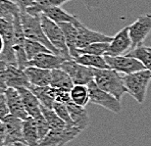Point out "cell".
<instances>
[{
	"instance_id": "1",
	"label": "cell",
	"mask_w": 151,
	"mask_h": 146,
	"mask_svg": "<svg viewBox=\"0 0 151 146\" xmlns=\"http://www.w3.org/2000/svg\"><path fill=\"white\" fill-rule=\"evenodd\" d=\"M94 81L99 88L116 97L119 101L128 93L124 83V77L115 70L94 69Z\"/></svg>"
},
{
	"instance_id": "2",
	"label": "cell",
	"mask_w": 151,
	"mask_h": 146,
	"mask_svg": "<svg viewBox=\"0 0 151 146\" xmlns=\"http://www.w3.org/2000/svg\"><path fill=\"white\" fill-rule=\"evenodd\" d=\"M21 22H22L26 39L37 41L39 43L43 44L52 53L60 55L57 49L50 43L45 35L40 22V15H31L27 13L26 11H21Z\"/></svg>"
},
{
	"instance_id": "3",
	"label": "cell",
	"mask_w": 151,
	"mask_h": 146,
	"mask_svg": "<svg viewBox=\"0 0 151 146\" xmlns=\"http://www.w3.org/2000/svg\"><path fill=\"white\" fill-rule=\"evenodd\" d=\"M150 81L151 72L146 69L124 76V83L128 93L140 104H142L145 100Z\"/></svg>"
},
{
	"instance_id": "4",
	"label": "cell",
	"mask_w": 151,
	"mask_h": 146,
	"mask_svg": "<svg viewBox=\"0 0 151 146\" xmlns=\"http://www.w3.org/2000/svg\"><path fill=\"white\" fill-rule=\"evenodd\" d=\"M40 22L46 37L48 38L50 43L56 48L60 55L67 60L72 59L67 43H66L65 35L60 26L58 24L54 23L53 21H51L49 18H47L42 13L40 14Z\"/></svg>"
},
{
	"instance_id": "5",
	"label": "cell",
	"mask_w": 151,
	"mask_h": 146,
	"mask_svg": "<svg viewBox=\"0 0 151 146\" xmlns=\"http://www.w3.org/2000/svg\"><path fill=\"white\" fill-rule=\"evenodd\" d=\"M60 69L70 76L75 86H87L94 81V69L81 65L73 59L66 60Z\"/></svg>"
},
{
	"instance_id": "6",
	"label": "cell",
	"mask_w": 151,
	"mask_h": 146,
	"mask_svg": "<svg viewBox=\"0 0 151 146\" xmlns=\"http://www.w3.org/2000/svg\"><path fill=\"white\" fill-rule=\"evenodd\" d=\"M87 87H88L89 90L90 102L93 103V104L101 106V107L107 109V110L113 112L115 114L121 113L122 105L116 97H114L110 93L99 88L94 81L87 84Z\"/></svg>"
},
{
	"instance_id": "7",
	"label": "cell",
	"mask_w": 151,
	"mask_h": 146,
	"mask_svg": "<svg viewBox=\"0 0 151 146\" xmlns=\"http://www.w3.org/2000/svg\"><path fill=\"white\" fill-rule=\"evenodd\" d=\"M151 32V14L141 15L129 26V37L132 39V49L142 46L143 41Z\"/></svg>"
},
{
	"instance_id": "8",
	"label": "cell",
	"mask_w": 151,
	"mask_h": 146,
	"mask_svg": "<svg viewBox=\"0 0 151 146\" xmlns=\"http://www.w3.org/2000/svg\"><path fill=\"white\" fill-rule=\"evenodd\" d=\"M81 133L76 127H67L62 129H50L47 135L42 139L39 146H64L71 142Z\"/></svg>"
},
{
	"instance_id": "9",
	"label": "cell",
	"mask_w": 151,
	"mask_h": 146,
	"mask_svg": "<svg viewBox=\"0 0 151 146\" xmlns=\"http://www.w3.org/2000/svg\"><path fill=\"white\" fill-rule=\"evenodd\" d=\"M106 59L107 64L109 65L110 69L115 70V71L123 73L125 75H129L132 73L142 71L145 70V67L139 60L129 57L127 55L117 56V57H110L104 56Z\"/></svg>"
},
{
	"instance_id": "10",
	"label": "cell",
	"mask_w": 151,
	"mask_h": 146,
	"mask_svg": "<svg viewBox=\"0 0 151 146\" xmlns=\"http://www.w3.org/2000/svg\"><path fill=\"white\" fill-rule=\"evenodd\" d=\"M76 27L78 29V49H81V48H84L93 43H97V42H111L113 39V37L104 33L88 29L80 21L76 24Z\"/></svg>"
},
{
	"instance_id": "11",
	"label": "cell",
	"mask_w": 151,
	"mask_h": 146,
	"mask_svg": "<svg viewBox=\"0 0 151 146\" xmlns=\"http://www.w3.org/2000/svg\"><path fill=\"white\" fill-rule=\"evenodd\" d=\"M132 49V39L129 37V27H126L120 30L116 35L113 36L112 41L110 42V47L105 56L117 57L126 55Z\"/></svg>"
},
{
	"instance_id": "12",
	"label": "cell",
	"mask_w": 151,
	"mask_h": 146,
	"mask_svg": "<svg viewBox=\"0 0 151 146\" xmlns=\"http://www.w3.org/2000/svg\"><path fill=\"white\" fill-rule=\"evenodd\" d=\"M6 127V146H11L17 143H25L23 137V120L9 115L3 120Z\"/></svg>"
},
{
	"instance_id": "13",
	"label": "cell",
	"mask_w": 151,
	"mask_h": 146,
	"mask_svg": "<svg viewBox=\"0 0 151 146\" xmlns=\"http://www.w3.org/2000/svg\"><path fill=\"white\" fill-rule=\"evenodd\" d=\"M67 59L64 57L56 55L54 53H41L35 56L34 59L28 62L27 68L28 67H37V68L45 69V70H56L60 69L62 64Z\"/></svg>"
},
{
	"instance_id": "14",
	"label": "cell",
	"mask_w": 151,
	"mask_h": 146,
	"mask_svg": "<svg viewBox=\"0 0 151 146\" xmlns=\"http://www.w3.org/2000/svg\"><path fill=\"white\" fill-rule=\"evenodd\" d=\"M4 94L6 96V100H7L10 115H13V116L19 118L23 121L29 118L28 112L26 111L22 97H21L18 89L9 87Z\"/></svg>"
},
{
	"instance_id": "15",
	"label": "cell",
	"mask_w": 151,
	"mask_h": 146,
	"mask_svg": "<svg viewBox=\"0 0 151 146\" xmlns=\"http://www.w3.org/2000/svg\"><path fill=\"white\" fill-rule=\"evenodd\" d=\"M7 86L11 88H32L28 77L24 70H21L19 67L15 65H8L7 73H6Z\"/></svg>"
},
{
	"instance_id": "16",
	"label": "cell",
	"mask_w": 151,
	"mask_h": 146,
	"mask_svg": "<svg viewBox=\"0 0 151 146\" xmlns=\"http://www.w3.org/2000/svg\"><path fill=\"white\" fill-rule=\"evenodd\" d=\"M25 73L28 77L32 86L44 87L49 86L51 83V74L50 70H45L37 68V67H28L25 70Z\"/></svg>"
},
{
	"instance_id": "17",
	"label": "cell",
	"mask_w": 151,
	"mask_h": 146,
	"mask_svg": "<svg viewBox=\"0 0 151 146\" xmlns=\"http://www.w3.org/2000/svg\"><path fill=\"white\" fill-rule=\"evenodd\" d=\"M67 108L71 115L72 120L75 124V127H78L81 132H83L89 126L90 119L86 108L83 107V106L75 104L74 102L68 103Z\"/></svg>"
},
{
	"instance_id": "18",
	"label": "cell",
	"mask_w": 151,
	"mask_h": 146,
	"mask_svg": "<svg viewBox=\"0 0 151 146\" xmlns=\"http://www.w3.org/2000/svg\"><path fill=\"white\" fill-rule=\"evenodd\" d=\"M18 91L22 97L24 106H25L26 111L28 112L29 117L34 118L41 113L40 102L29 88H19Z\"/></svg>"
},
{
	"instance_id": "19",
	"label": "cell",
	"mask_w": 151,
	"mask_h": 146,
	"mask_svg": "<svg viewBox=\"0 0 151 146\" xmlns=\"http://www.w3.org/2000/svg\"><path fill=\"white\" fill-rule=\"evenodd\" d=\"M60 28L62 29L63 33L65 35L66 43H67L69 52L72 59L77 58L78 56L77 41H78V29L76 25L72 23H63L60 24Z\"/></svg>"
},
{
	"instance_id": "20",
	"label": "cell",
	"mask_w": 151,
	"mask_h": 146,
	"mask_svg": "<svg viewBox=\"0 0 151 146\" xmlns=\"http://www.w3.org/2000/svg\"><path fill=\"white\" fill-rule=\"evenodd\" d=\"M23 137L25 144L28 146H39L40 138L34 118L29 117L23 121Z\"/></svg>"
},
{
	"instance_id": "21",
	"label": "cell",
	"mask_w": 151,
	"mask_h": 146,
	"mask_svg": "<svg viewBox=\"0 0 151 146\" xmlns=\"http://www.w3.org/2000/svg\"><path fill=\"white\" fill-rule=\"evenodd\" d=\"M42 14H44L47 18H49L51 21H53L54 23L58 24V25L63 23H72L76 25L80 21L77 16L69 14L68 12H66L61 7H52L45 9L42 12Z\"/></svg>"
},
{
	"instance_id": "22",
	"label": "cell",
	"mask_w": 151,
	"mask_h": 146,
	"mask_svg": "<svg viewBox=\"0 0 151 146\" xmlns=\"http://www.w3.org/2000/svg\"><path fill=\"white\" fill-rule=\"evenodd\" d=\"M51 83L50 86L54 88H59V89L71 91L72 88L74 87V83L72 81L67 73L64 72L61 69H56L52 70L51 72Z\"/></svg>"
},
{
	"instance_id": "23",
	"label": "cell",
	"mask_w": 151,
	"mask_h": 146,
	"mask_svg": "<svg viewBox=\"0 0 151 146\" xmlns=\"http://www.w3.org/2000/svg\"><path fill=\"white\" fill-rule=\"evenodd\" d=\"M76 62L81 64L83 66L89 67L93 69H101V70H108L110 69L109 65L106 62L104 56L98 55H88V54H83V55L78 56L77 58L73 59Z\"/></svg>"
},
{
	"instance_id": "24",
	"label": "cell",
	"mask_w": 151,
	"mask_h": 146,
	"mask_svg": "<svg viewBox=\"0 0 151 146\" xmlns=\"http://www.w3.org/2000/svg\"><path fill=\"white\" fill-rule=\"evenodd\" d=\"M21 16V9L11 0H0V18L13 23Z\"/></svg>"
},
{
	"instance_id": "25",
	"label": "cell",
	"mask_w": 151,
	"mask_h": 146,
	"mask_svg": "<svg viewBox=\"0 0 151 146\" xmlns=\"http://www.w3.org/2000/svg\"><path fill=\"white\" fill-rule=\"evenodd\" d=\"M72 102L75 104L86 107V104L90 102L89 90L87 86H74L70 91Z\"/></svg>"
},
{
	"instance_id": "26",
	"label": "cell",
	"mask_w": 151,
	"mask_h": 146,
	"mask_svg": "<svg viewBox=\"0 0 151 146\" xmlns=\"http://www.w3.org/2000/svg\"><path fill=\"white\" fill-rule=\"evenodd\" d=\"M71 0H37L35 4L32 7H29L26 10L27 13L31 15H40L45 9L52 7H61L66 2Z\"/></svg>"
},
{
	"instance_id": "27",
	"label": "cell",
	"mask_w": 151,
	"mask_h": 146,
	"mask_svg": "<svg viewBox=\"0 0 151 146\" xmlns=\"http://www.w3.org/2000/svg\"><path fill=\"white\" fill-rule=\"evenodd\" d=\"M31 90L35 93V95L37 97L40 104L45 108L53 109L55 100L53 99L52 95H51V87L44 86V87H37L32 86Z\"/></svg>"
},
{
	"instance_id": "28",
	"label": "cell",
	"mask_w": 151,
	"mask_h": 146,
	"mask_svg": "<svg viewBox=\"0 0 151 146\" xmlns=\"http://www.w3.org/2000/svg\"><path fill=\"white\" fill-rule=\"evenodd\" d=\"M41 113L43 114L44 118L46 119L48 124L50 126L51 129H62L69 127L64 121L55 113L53 109L45 108L41 105Z\"/></svg>"
},
{
	"instance_id": "29",
	"label": "cell",
	"mask_w": 151,
	"mask_h": 146,
	"mask_svg": "<svg viewBox=\"0 0 151 146\" xmlns=\"http://www.w3.org/2000/svg\"><path fill=\"white\" fill-rule=\"evenodd\" d=\"M126 55L139 60L143 64V66L145 67V69L151 72V52L147 49V47L144 46L137 47L135 49L131 50Z\"/></svg>"
},
{
	"instance_id": "30",
	"label": "cell",
	"mask_w": 151,
	"mask_h": 146,
	"mask_svg": "<svg viewBox=\"0 0 151 146\" xmlns=\"http://www.w3.org/2000/svg\"><path fill=\"white\" fill-rule=\"evenodd\" d=\"M110 42H97V43L90 44L88 46L78 49V54L83 55V54H88V55H98V56H105L107 51L109 50Z\"/></svg>"
},
{
	"instance_id": "31",
	"label": "cell",
	"mask_w": 151,
	"mask_h": 146,
	"mask_svg": "<svg viewBox=\"0 0 151 146\" xmlns=\"http://www.w3.org/2000/svg\"><path fill=\"white\" fill-rule=\"evenodd\" d=\"M24 46H25V51H26L27 56H28L29 61L34 59L35 56L38 55V54L52 53L48 48L45 47L43 44L39 43L37 41L31 40V39H26Z\"/></svg>"
},
{
	"instance_id": "32",
	"label": "cell",
	"mask_w": 151,
	"mask_h": 146,
	"mask_svg": "<svg viewBox=\"0 0 151 146\" xmlns=\"http://www.w3.org/2000/svg\"><path fill=\"white\" fill-rule=\"evenodd\" d=\"M53 110L55 111V113L68 124L69 127H75V124L73 120L71 118V115L69 113V110L67 108V104L60 102H55L53 106Z\"/></svg>"
},
{
	"instance_id": "33",
	"label": "cell",
	"mask_w": 151,
	"mask_h": 146,
	"mask_svg": "<svg viewBox=\"0 0 151 146\" xmlns=\"http://www.w3.org/2000/svg\"><path fill=\"white\" fill-rule=\"evenodd\" d=\"M35 121V124H37V130H38V135H39V138H40V141L43 139L45 136L47 135V133L50 132V126L48 124L46 119L44 118L43 114L40 113L37 115L35 117H34Z\"/></svg>"
},
{
	"instance_id": "34",
	"label": "cell",
	"mask_w": 151,
	"mask_h": 146,
	"mask_svg": "<svg viewBox=\"0 0 151 146\" xmlns=\"http://www.w3.org/2000/svg\"><path fill=\"white\" fill-rule=\"evenodd\" d=\"M8 64L0 61V93H5L8 89L7 80H6V73H7Z\"/></svg>"
},
{
	"instance_id": "35",
	"label": "cell",
	"mask_w": 151,
	"mask_h": 146,
	"mask_svg": "<svg viewBox=\"0 0 151 146\" xmlns=\"http://www.w3.org/2000/svg\"><path fill=\"white\" fill-rule=\"evenodd\" d=\"M10 115L7 100L4 93H0V121H3L6 117Z\"/></svg>"
},
{
	"instance_id": "36",
	"label": "cell",
	"mask_w": 151,
	"mask_h": 146,
	"mask_svg": "<svg viewBox=\"0 0 151 146\" xmlns=\"http://www.w3.org/2000/svg\"><path fill=\"white\" fill-rule=\"evenodd\" d=\"M12 2H14L17 6H19L21 11H26L27 9L29 7H32L37 0H11Z\"/></svg>"
},
{
	"instance_id": "37",
	"label": "cell",
	"mask_w": 151,
	"mask_h": 146,
	"mask_svg": "<svg viewBox=\"0 0 151 146\" xmlns=\"http://www.w3.org/2000/svg\"><path fill=\"white\" fill-rule=\"evenodd\" d=\"M6 127L3 121H0V146H6Z\"/></svg>"
},
{
	"instance_id": "38",
	"label": "cell",
	"mask_w": 151,
	"mask_h": 146,
	"mask_svg": "<svg viewBox=\"0 0 151 146\" xmlns=\"http://www.w3.org/2000/svg\"><path fill=\"white\" fill-rule=\"evenodd\" d=\"M83 1L88 9H91L92 7H96L98 5V0H83Z\"/></svg>"
},
{
	"instance_id": "39",
	"label": "cell",
	"mask_w": 151,
	"mask_h": 146,
	"mask_svg": "<svg viewBox=\"0 0 151 146\" xmlns=\"http://www.w3.org/2000/svg\"><path fill=\"white\" fill-rule=\"evenodd\" d=\"M3 49H4V41H3V38H2V36L0 35V54L2 53Z\"/></svg>"
},
{
	"instance_id": "40",
	"label": "cell",
	"mask_w": 151,
	"mask_h": 146,
	"mask_svg": "<svg viewBox=\"0 0 151 146\" xmlns=\"http://www.w3.org/2000/svg\"><path fill=\"white\" fill-rule=\"evenodd\" d=\"M16 145H17V146H28V145L25 144V143H17Z\"/></svg>"
},
{
	"instance_id": "41",
	"label": "cell",
	"mask_w": 151,
	"mask_h": 146,
	"mask_svg": "<svg viewBox=\"0 0 151 146\" xmlns=\"http://www.w3.org/2000/svg\"><path fill=\"white\" fill-rule=\"evenodd\" d=\"M147 49H148V50L150 51V52H151V47H147Z\"/></svg>"
},
{
	"instance_id": "42",
	"label": "cell",
	"mask_w": 151,
	"mask_h": 146,
	"mask_svg": "<svg viewBox=\"0 0 151 146\" xmlns=\"http://www.w3.org/2000/svg\"><path fill=\"white\" fill-rule=\"evenodd\" d=\"M11 146H17L16 144H14V145H11Z\"/></svg>"
}]
</instances>
